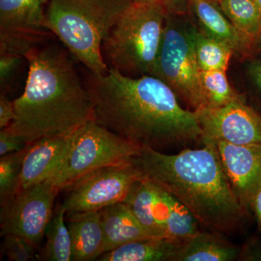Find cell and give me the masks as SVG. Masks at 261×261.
<instances>
[{
  "mask_svg": "<svg viewBox=\"0 0 261 261\" xmlns=\"http://www.w3.org/2000/svg\"><path fill=\"white\" fill-rule=\"evenodd\" d=\"M93 121L141 148L159 150L202 141L197 115L182 108L172 89L154 75L132 77L109 68L91 73Z\"/></svg>",
  "mask_w": 261,
  "mask_h": 261,
  "instance_id": "obj_1",
  "label": "cell"
},
{
  "mask_svg": "<svg viewBox=\"0 0 261 261\" xmlns=\"http://www.w3.org/2000/svg\"><path fill=\"white\" fill-rule=\"evenodd\" d=\"M25 59V88L13 100L14 119L5 128L32 145L46 137L71 135L93 120L88 87L68 51L55 44L39 45Z\"/></svg>",
  "mask_w": 261,
  "mask_h": 261,
  "instance_id": "obj_2",
  "label": "cell"
},
{
  "mask_svg": "<svg viewBox=\"0 0 261 261\" xmlns=\"http://www.w3.org/2000/svg\"><path fill=\"white\" fill-rule=\"evenodd\" d=\"M163 153L144 147L134 159L145 178L174 196L200 224L215 232L231 233L246 211L233 193L214 144Z\"/></svg>",
  "mask_w": 261,
  "mask_h": 261,
  "instance_id": "obj_3",
  "label": "cell"
},
{
  "mask_svg": "<svg viewBox=\"0 0 261 261\" xmlns=\"http://www.w3.org/2000/svg\"><path fill=\"white\" fill-rule=\"evenodd\" d=\"M169 10L163 0H132L102 43L108 68L132 77L154 75Z\"/></svg>",
  "mask_w": 261,
  "mask_h": 261,
  "instance_id": "obj_4",
  "label": "cell"
},
{
  "mask_svg": "<svg viewBox=\"0 0 261 261\" xmlns=\"http://www.w3.org/2000/svg\"><path fill=\"white\" fill-rule=\"evenodd\" d=\"M132 0H49L46 27L59 38L91 73L109 70L102 46L108 33Z\"/></svg>",
  "mask_w": 261,
  "mask_h": 261,
  "instance_id": "obj_5",
  "label": "cell"
},
{
  "mask_svg": "<svg viewBox=\"0 0 261 261\" xmlns=\"http://www.w3.org/2000/svg\"><path fill=\"white\" fill-rule=\"evenodd\" d=\"M141 149L92 120L75 130L68 155L50 181L60 191L67 190L91 173L132 161Z\"/></svg>",
  "mask_w": 261,
  "mask_h": 261,
  "instance_id": "obj_6",
  "label": "cell"
},
{
  "mask_svg": "<svg viewBox=\"0 0 261 261\" xmlns=\"http://www.w3.org/2000/svg\"><path fill=\"white\" fill-rule=\"evenodd\" d=\"M192 25L178 23L168 12L154 76L167 84L192 111L206 108Z\"/></svg>",
  "mask_w": 261,
  "mask_h": 261,
  "instance_id": "obj_7",
  "label": "cell"
},
{
  "mask_svg": "<svg viewBox=\"0 0 261 261\" xmlns=\"http://www.w3.org/2000/svg\"><path fill=\"white\" fill-rule=\"evenodd\" d=\"M134 159L95 171L68 187L60 206L65 216L99 211L123 202L135 182L144 177Z\"/></svg>",
  "mask_w": 261,
  "mask_h": 261,
  "instance_id": "obj_8",
  "label": "cell"
},
{
  "mask_svg": "<svg viewBox=\"0 0 261 261\" xmlns=\"http://www.w3.org/2000/svg\"><path fill=\"white\" fill-rule=\"evenodd\" d=\"M60 191L50 181L21 188L1 205V236L13 233L39 247L53 217Z\"/></svg>",
  "mask_w": 261,
  "mask_h": 261,
  "instance_id": "obj_9",
  "label": "cell"
},
{
  "mask_svg": "<svg viewBox=\"0 0 261 261\" xmlns=\"http://www.w3.org/2000/svg\"><path fill=\"white\" fill-rule=\"evenodd\" d=\"M49 0H0V53L25 55L49 37Z\"/></svg>",
  "mask_w": 261,
  "mask_h": 261,
  "instance_id": "obj_10",
  "label": "cell"
},
{
  "mask_svg": "<svg viewBox=\"0 0 261 261\" xmlns=\"http://www.w3.org/2000/svg\"><path fill=\"white\" fill-rule=\"evenodd\" d=\"M204 142L243 145L261 143V113L243 99L217 108L195 111Z\"/></svg>",
  "mask_w": 261,
  "mask_h": 261,
  "instance_id": "obj_11",
  "label": "cell"
},
{
  "mask_svg": "<svg viewBox=\"0 0 261 261\" xmlns=\"http://www.w3.org/2000/svg\"><path fill=\"white\" fill-rule=\"evenodd\" d=\"M204 142L214 144L230 187L247 212L261 187V143L238 145Z\"/></svg>",
  "mask_w": 261,
  "mask_h": 261,
  "instance_id": "obj_12",
  "label": "cell"
},
{
  "mask_svg": "<svg viewBox=\"0 0 261 261\" xmlns=\"http://www.w3.org/2000/svg\"><path fill=\"white\" fill-rule=\"evenodd\" d=\"M73 135L46 137L31 145L23 160L20 189L53 179L68 155Z\"/></svg>",
  "mask_w": 261,
  "mask_h": 261,
  "instance_id": "obj_13",
  "label": "cell"
},
{
  "mask_svg": "<svg viewBox=\"0 0 261 261\" xmlns=\"http://www.w3.org/2000/svg\"><path fill=\"white\" fill-rule=\"evenodd\" d=\"M123 202L149 237L166 238L164 226L166 205L163 188L144 176L135 182Z\"/></svg>",
  "mask_w": 261,
  "mask_h": 261,
  "instance_id": "obj_14",
  "label": "cell"
},
{
  "mask_svg": "<svg viewBox=\"0 0 261 261\" xmlns=\"http://www.w3.org/2000/svg\"><path fill=\"white\" fill-rule=\"evenodd\" d=\"M201 32L224 43L233 53L245 56L253 48L254 40L240 32L223 13L216 0H190Z\"/></svg>",
  "mask_w": 261,
  "mask_h": 261,
  "instance_id": "obj_15",
  "label": "cell"
},
{
  "mask_svg": "<svg viewBox=\"0 0 261 261\" xmlns=\"http://www.w3.org/2000/svg\"><path fill=\"white\" fill-rule=\"evenodd\" d=\"M73 261L98 260L106 252V238L99 211L67 215Z\"/></svg>",
  "mask_w": 261,
  "mask_h": 261,
  "instance_id": "obj_16",
  "label": "cell"
},
{
  "mask_svg": "<svg viewBox=\"0 0 261 261\" xmlns=\"http://www.w3.org/2000/svg\"><path fill=\"white\" fill-rule=\"evenodd\" d=\"M100 213L106 252L132 242L151 238L123 202L108 206Z\"/></svg>",
  "mask_w": 261,
  "mask_h": 261,
  "instance_id": "obj_17",
  "label": "cell"
},
{
  "mask_svg": "<svg viewBox=\"0 0 261 261\" xmlns=\"http://www.w3.org/2000/svg\"><path fill=\"white\" fill-rule=\"evenodd\" d=\"M184 241L163 238L137 240L105 252L100 261H174Z\"/></svg>",
  "mask_w": 261,
  "mask_h": 261,
  "instance_id": "obj_18",
  "label": "cell"
},
{
  "mask_svg": "<svg viewBox=\"0 0 261 261\" xmlns=\"http://www.w3.org/2000/svg\"><path fill=\"white\" fill-rule=\"evenodd\" d=\"M240 249L216 233L200 231L185 240L174 261H232Z\"/></svg>",
  "mask_w": 261,
  "mask_h": 261,
  "instance_id": "obj_19",
  "label": "cell"
},
{
  "mask_svg": "<svg viewBox=\"0 0 261 261\" xmlns=\"http://www.w3.org/2000/svg\"><path fill=\"white\" fill-rule=\"evenodd\" d=\"M65 213L58 207L46 228L44 247L38 252L37 259L43 261L73 260L71 237L65 224Z\"/></svg>",
  "mask_w": 261,
  "mask_h": 261,
  "instance_id": "obj_20",
  "label": "cell"
},
{
  "mask_svg": "<svg viewBox=\"0 0 261 261\" xmlns=\"http://www.w3.org/2000/svg\"><path fill=\"white\" fill-rule=\"evenodd\" d=\"M194 46L201 71H226L233 51L224 43L213 39L193 27Z\"/></svg>",
  "mask_w": 261,
  "mask_h": 261,
  "instance_id": "obj_21",
  "label": "cell"
},
{
  "mask_svg": "<svg viewBox=\"0 0 261 261\" xmlns=\"http://www.w3.org/2000/svg\"><path fill=\"white\" fill-rule=\"evenodd\" d=\"M165 200L166 207L164 226L166 238L185 241L200 232L198 221L186 206L166 190Z\"/></svg>",
  "mask_w": 261,
  "mask_h": 261,
  "instance_id": "obj_22",
  "label": "cell"
},
{
  "mask_svg": "<svg viewBox=\"0 0 261 261\" xmlns=\"http://www.w3.org/2000/svg\"><path fill=\"white\" fill-rule=\"evenodd\" d=\"M231 23L255 41L261 33V13L255 0H217Z\"/></svg>",
  "mask_w": 261,
  "mask_h": 261,
  "instance_id": "obj_23",
  "label": "cell"
},
{
  "mask_svg": "<svg viewBox=\"0 0 261 261\" xmlns=\"http://www.w3.org/2000/svg\"><path fill=\"white\" fill-rule=\"evenodd\" d=\"M200 80L206 108H221L243 99L228 82L226 71H201Z\"/></svg>",
  "mask_w": 261,
  "mask_h": 261,
  "instance_id": "obj_24",
  "label": "cell"
},
{
  "mask_svg": "<svg viewBox=\"0 0 261 261\" xmlns=\"http://www.w3.org/2000/svg\"><path fill=\"white\" fill-rule=\"evenodd\" d=\"M31 145L18 152L1 156L0 159V205L20 190V176L24 158Z\"/></svg>",
  "mask_w": 261,
  "mask_h": 261,
  "instance_id": "obj_25",
  "label": "cell"
},
{
  "mask_svg": "<svg viewBox=\"0 0 261 261\" xmlns=\"http://www.w3.org/2000/svg\"><path fill=\"white\" fill-rule=\"evenodd\" d=\"M37 247L25 238L18 235L3 236L2 252L10 261H29L37 258Z\"/></svg>",
  "mask_w": 261,
  "mask_h": 261,
  "instance_id": "obj_26",
  "label": "cell"
},
{
  "mask_svg": "<svg viewBox=\"0 0 261 261\" xmlns=\"http://www.w3.org/2000/svg\"><path fill=\"white\" fill-rule=\"evenodd\" d=\"M23 58L20 55L0 53V88L1 92L8 93L10 84L21 64Z\"/></svg>",
  "mask_w": 261,
  "mask_h": 261,
  "instance_id": "obj_27",
  "label": "cell"
},
{
  "mask_svg": "<svg viewBox=\"0 0 261 261\" xmlns=\"http://www.w3.org/2000/svg\"><path fill=\"white\" fill-rule=\"evenodd\" d=\"M27 145L21 138L13 135L6 128L0 130V155L18 152L27 147Z\"/></svg>",
  "mask_w": 261,
  "mask_h": 261,
  "instance_id": "obj_28",
  "label": "cell"
},
{
  "mask_svg": "<svg viewBox=\"0 0 261 261\" xmlns=\"http://www.w3.org/2000/svg\"><path fill=\"white\" fill-rule=\"evenodd\" d=\"M13 101L10 100L5 92L0 94V128H7L14 119Z\"/></svg>",
  "mask_w": 261,
  "mask_h": 261,
  "instance_id": "obj_29",
  "label": "cell"
},
{
  "mask_svg": "<svg viewBox=\"0 0 261 261\" xmlns=\"http://www.w3.org/2000/svg\"><path fill=\"white\" fill-rule=\"evenodd\" d=\"M250 75L254 84L261 92V62L252 63L250 68Z\"/></svg>",
  "mask_w": 261,
  "mask_h": 261,
  "instance_id": "obj_30",
  "label": "cell"
},
{
  "mask_svg": "<svg viewBox=\"0 0 261 261\" xmlns=\"http://www.w3.org/2000/svg\"><path fill=\"white\" fill-rule=\"evenodd\" d=\"M251 208L255 213L257 224H258L259 227L261 228V187L252 200Z\"/></svg>",
  "mask_w": 261,
  "mask_h": 261,
  "instance_id": "obj_31",
  "label": "cell"
},
{
  "mask_svg": "<svg viewBox=\"0 0 261 261\" xmlns=\"http://www.w3.org/2000/svg\"><path fill=\"white\" fill-rule=\"evenodd\" d=\"M254 44H256L257 48H258L259 49H261V33L260 35L254 41Z\"/></svg>",
  "mask_w": 261,
  "mask_h": 261,
  "instance_id": "obj_32",
  "label": "cell"
},
{
  "mask_svg": "<svg viewBox=\"0 0 261 261\" xmlns=\"http://www.w3.org/2000/svg\"><path fill=\"white\" fill-rule=\"evenodd\" d=\"M163 1L166 2V4L169 7L170 10H171L172 9V4L174 0H163Z\"/></svg>",
  "mask_w": 261,
  "mask_h": 261,
  "instance_id": "obj_33",
  "label": "cell"
},
{
  "mask_svg": "<svg viewBox=\"0 0 261 261\" xmlns=\"http://www.w3.org/2000/svg\"><path fill=\"white\" fill-rule=\"evenodd\" d=\"M255 3L258 7L259 10H260V12L261 13V0H255Z\"/></svg>",
  "mask_w": 261,
  "mask_h": 261,
  "instance_id": "obj_34",
  "label": "cell"
},
{
  "mask_svg": "<svg viewBox=\"0 0 261 261\" xmlns=\"http://www.w3.org/2000/svg\"><path fill=\"white\" fill-rule=\"evenodd\" d=\"M216 1H217V0H216Z\"/></svg>",
  "mask_w": 261,
  "mask_h": 261,
  "instance_id": "obj_35",
  "label": "cell"
}]
</instances>
